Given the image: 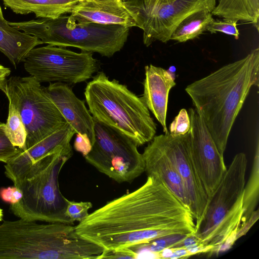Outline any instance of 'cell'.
Masks as SVG:
<instances>
[{
	"label": "cell",
	"mask_w": 259,
	"mask_h": 259,
	"mask_svg": "<svg viewBox=\"0 0 259 259\" xmlns=\"http://www.w3.org/2000/svg\"><path fill=\"white\" fill-rule=\"evenodd\" d=\"M75 228L81 237L111 249L192 235L195 223L189 209L161 182L147 176L140 187L107 202Z\"/></svg>",
	"instance_id": "6da1fadb"
},
{
	"label": "cell",
	"mask_w": 259,
	"mask_h": 259,
	"mask_svg": "<svg viewBox=\"0 0 259 259\" xmlns=\"http://www.w3.org/2000/svg\"><path fill=\"white\" fill-rule=\"evenodd\" d=\"M259 48L187 85L186 93L202 117L220 154L253 85L258 87Z\"/></svg>",
	"instance_id": "7a4b0ae2"
},
{
	"label": "cell",
	"mask_w": 259,
	"mask_h": 259,
	"mask_svg": "<svg viewBox=\"0 0 259 259\" xmlns=\"http://www.w3.org/2000/svg\"><path fill=\"white\" fill-rule=\"evenodd\" d=\"M20 219L0 224V258H97L104 248L63 223L38 224Z\"/></svg>",
	"instance_id": "3957f363"
},
{
	"label": "cell",
	"mask_w": 259,
	"mask_h": 259,
	"mask_svg": "<svg viewBox=\"0 0 259 259\" xmlns=\"http://www.w3.org/2000/svg\"><path fill=\"white\" fill-rule=\"evenodd\" d=\"M84 94L94 119L124 134L137 147L155 136L156 124L142 98L103 72L93 77Z\"/></svg>",
	"instance_id": "277c9868"
},
{
	"label": "cell",
	"mask_w": 259,
	"mask_h": 259,
	"mask_svg": "<svg viewBox=\"0 0 259 259\" xmlns=\"http://www.w3.org/2000/svg\"><path fill=\"white\" fill-rule=\"evenodd\" d=\"M72 155L70 143L60 145L32 164L18 187L22 198L11 204L14 215L30 221L73 225L65 215L68 199L59 184L60 172Z\"/></svg>",
	"instance_id": "5b68a950"
},
{
	"label": "cell",
	"mask_w": 259,
	"mask_h": 259,
	"mask_svg": "<svg viewBox=\"0 0 259 259\" xmlns=\"http://www.w3.org/2000/svg\"><path fill=\"white\" fill-rule=\"evenodd\" d=\"M247 159L235 155L219 185L209 198L204 215L193 234L204 252H219L227 239L235 236L242 217Z\"/></svg>",
	"instance_id": "8992f818"
},
{
	"label": "cell",
	"mask_w": 259,
	"mask_h": 259,
	"mask_svg": "<svg viewBox=\"0 0 259 259\" xmlns=\"http://www.w3.org/2000/svg\"><path fill=\"white\" fill-rule=\"evenodd\" d=\"M9 23L18 30L36 37L42 44L75 47L107 57L123 48L129 32V28L120 25L78 23L71 16Z\"/></svg>",
	"instance_id": "52a82bcc"
},
{
	"label": "cell",
	"mask_w": 259,
	"mask_h": 259,
	"mask_svg": "<svg viewBox=\"0 0 259 259\" xmlns=\"http://www.w3.org/2000/svg\"><path fill=\"white\" fill-rule=\"evenodd\" d=\"M9 103L18 110L24 124L29 148L67 123L45 87L32 76H13L7 80Z\"/></svg>",
	"instance_id": "ba28073f"
},
{
	"label": "cell",
	"mask_w": 259,
	"mask_h": 259,
	"mask_svg": "<svg viewBox=\"0 0 259 259\" xmlns=\"http://www.w3.org/2000/svg\"><path fill=\"white\" fill-rule=\"evenodd\" d=\"M94 120L95 140L85 160L118 183H131L145 171L142 154L127 136Z\"/></svg>",
	"instance_id": "9c48e42d"
},
{
	"label": "cell",
	"mask_w": 259,
	"mask_h": 259,
	"mask_svg": "<svg viewBox=\"0 0 259 259\" xmlns=\"http://www.w3.org/2000/svg\"><path fill=\"white\" fill-rule=\"evenodd\" d=\"M23 62L25 71L40 83H79L91 78L98 70L92 53H76L51 45L32 49Z\"/></svg>",
	"instance_id": "30bf717a"
},
{
	"label": "cell",
	"mask_w": 259,
	"mask_h": 259,
	"mask_svg": "<svg viewBox=\"0 0 259 259\" xmlns=\"http://www.w3.org/2000/svg\"><path fill=\"white\" fill-rule=\"evenodd\" d=\"M217 0H175L156 8L130 7L143 31V42L148 47L155 41L166 43L179 24L200 11L211 12Z\"/></svg>",
	"instance_id": "8fae6325"
},
{
	"label": "cell",
	"mask_w": 259,
	"mask_h": 259,
	"mask_svg": "<svg viewBox=\"0 0 259 259\" xmlns=\"http://www.w3.org/2000/svg\"><path fill=\"white\" fill-rule=\"evenodd\" d=\"M156 136L182 180L196 227L204 215L209 198L191 158L190 131L179 136L168 132Z\"/></svg>",
	"instance_id": "7c38bea8"
},
{
	"label": "cell",
	"mask_w": 259,
	"mask_h": 259,
	"mask_svg": "<svg viewBox=\"0 0 259 259\" xmlns=\"http://www.w3.org/2000/svg\"><path fill=\"white\" fill-rule=\"evenodd\" d=\"M190 153L192 161L208 198L219 185L227 167L200 113L189 110Z\"/></svg>",
	"instance_id": "4fadbf2b"
},
{
	"label": "cell",
	"mask_w": 259,
	"mask_h": 259,
	"mask_svg": "<svg viewBox=\"0 0 259 259\" xmlns=\"http://www.w3.org/2000/svg\"><path fill=\"white\" fill-rule=\"evenodd\" d=\"M46 92L75 134L95 140L94 120L83 101L78 99L66 83L56 82L45 87Z\"/></svg>",
	"instance_id": "5bb4252c"
},
{
	"label": "cell",
	"mask_w": 259,
	"mask_h": 259,
	"mask_svg": "<svg viewBox=\"0 0 259 259\" xmlns=\"http://www.w3.org/2000/svg\"><path fill=\"white\" fill-rule=\"evenodd\" d=\"M70 13L78 23L137 27L136 19L125 0H80Z\"/></svg>",
	"instance_id": "9a60e30c"
},
{
	"label": "cell",
	"mask_w": 259,
	"mask_h": 259,
	"mask_svg": "<svg viewBox=\"0 0 259 259\" xmlns=\"http://www.w3.org/2000/svg\"><path fill=\"white\" fill-rule=\"evenodd\" d=\"M75 134L66 123L61 127L29 148L18 149L17 153L5 165V174L18 188L25 174L37 159L58 146L70 143Z\"/></svg>",
	"instance_id": "2e32d148"
},
{
	"label": "cell",
	"mask_w": 259,
	"mask_h": 259,
	"mask_svg": "<svg viewBox=\"0 0 259 259\" xmlns=\"http://www.w3.org/2000/svg\"><path fill=\"white\" fill-rule=\"evenodd\" d=\"M142 155L145 163V171L147 176L158 179L189 208L185 191L178 171L157 136H155L145 148Z\"/></svg>",
	"instance_id": "e0dca14e"
},
{
	"label": "cell",
	"mask_w": 259,
	"mask_h": 259,
	"mask_svg": "<svg viewBox=\"0 0 259 259\" xmlns=\"http://www.w3.org/2000/svg\"><path fill=\"white\" fill-rule=\"evenodd\" d=\"M145 75L141 98L166 134L168 132L166 125L168 95L176 85L175 78L170 72L152 64L145 67Z\"/></svg>",
	"instance_id": "ac0fdd59"
},
{
	"label": "cell",
	"mask_w": 259,
	"mask_h": 259,
	"mask_svg": "<svg viewBox=\"0 0 259 259\" xmlns=\"http://www.w3.org/2000/svg\"><path fill=\"white\" fill-rule=\"evenodd\" d=\"M41 44L36 37L11 26L5 19L0 6V51L15 68L23 62L31 50Z\"/></svg>",
	"instance_id": "d6986e66"
},
{
	"label": "cell",
	"mask_w": 259,
	"mask_h": 259,
	"mask_svg": "<svg viewBox=\"0 0 259 259\" xmlns=\"http://www.w3.org/2000/svg\"><path fill=\"white\" fill-rule=\"evenodd\" d=\"M80 0H2L5 7L22 15L33 13L36 17L55 19L70 13Z\"/></svg>",
	"instance_id": "ffe728a7"
},
{
	"label": "cell",
	"mask_w": 259,
	"mask_h": 259,
	"mask_svg": "<svg viewBox=\"0 0 259 259\" xmlns=\"http://www.w3.org/2000/svg\"><path fill=\"white\" fill-rule=\"evenodd\" d=\"M211 14L251 23L258 30L259 0H219Z\"/></svg>",
	"instance_id": "44dd1931"
},
{
	"label": "cell",
	"mask_w": 259,
	"mask_h": 259,
	"mask_svg": "<svg viewBox=\"0 0 259 259\" xmlns=\"http://www.w3.org/2000/svg\"><path fill=\"white\" fill-rule=\"evenodd\" d=\"M213 19L211 12L200 11L194 13L183 20L173 31L170 40L184 42L194 39L206 30Z\"/></svg>",
	"instance_id": "7402d4cb"
},
{
	"label": "cell",
	"mask_w": 259,
	"mask_h": 259,
	"mask_svg": "<svg viewBox=\"0 0 259 259\" xmlns=\"http://www.w3.org/2000/svg\"><path fill=\"white\" fill-rule=\"evenodd\" d=\"M259 196V144L258 140L255 152L250 177L244 186L243 195V212L241 225L245 223L255 210Z\"/></svg>",
	"instance_id": "603a6c76"
},
{
	"label": "cell",
	"mask_w": 259,
	"mask_h": 259,
	"mask_svg": "<svg viewBox=\"0 0 259 259\" xmlns=\"http://www.w3.org/2000/svg\"><path fill=\"white\" fill-rule=\"evenodd\" d=\"M5 132L14 146L19 149L25 147L27 133L24 124L18 110L10 103Z\"/></svg>",
	"instance_id": "cb8c5ba5"
},
{
	"label": "cell",
	"mask_w": 259,
	"mask_h": 259,
	"mask_svg": "<svg viewBox=\"0 0 259 259\" xmlns=\"http://www.w3.org/2000/svg\"><path fill=\"white\" fill-rule=\"evenodd\" d=\"M92 206L89 201L76 202L68 199L65 214L72 224L76 221L79 223L88 216L89 210Z\"/></svg>",
	"instance_id": "d4e9b609"
},
{
	"label": "cell",
	"mask_w": 259,
	"mask_h": 259,
	"mask_svg": "<svg viewBox=\"0 0 259 259\" xmlns=\"http://www.w3.org/2000/svg\"><path fill=\"white\" fill-rule=\"evenodd\" d=\"M237 22L235 20L224 18L222 20L212 19L208 24L206 30L211 33H215L217 32H222L232 35L236 39H238L240 33L237 27Z\"/></svg>",
	"instance_id": "484cf974"
},
{
	"label": "cell",
	"mask_w": 259,
	"mask_h": 259,
	"mask_svg": "<svg viewBox=\"0 0 259 259\" xmlns=\"http://www.w3.org/2000/svg\"><path fill=\"white\" fill-rule=\"evenodd\" d=\"M18 152L5 132V123L0 122V162H8Z\"/></svg>",
	"instance_id": "4316f807"
},
{
	"label": "cell",
	"mask_w": 259,
	"mask_h": 259,
	"mask_svg": "<svg viewBox=\"0 0 259 259\" xmlns=\"http://www.w3.org/2000/svg\"><path fill=\"white\" fill-rule=\"evenodd\" d=\"M190 128V119L185 109H182L169 125V133L179 136L187 133Z\"/></svg>",
	"instance_id": "83f0119b"
},
{
	"label": "cell",
	"mask_w": 259,
	"mask_h": 259,
	"mask_svg": "<svg viewBox=\"0 0 259 259\" xmlns=\"http://www.w3.org/2000/svg\"><path fill=\"white\" fill-rule=\"evenodd\" d=\"M138 254L130 247L104 249L97 258H136Z\"/></svg>",
	"instance_id": "f1b7e54d"
},
{
	"label": "cell",
	"mask_w": 259,
	"mask_h": 259,
	"mask_svg": "<svg viewBox=\"0 0 259 259\" xmlns=\"http://www.w3.org/2000/svg\"><path fill=\"white\" fill-rule=\"evenodd\" d=\"M21 191L15 186L3 188L0 190V197L5 202L11 204L18 202L22 198Z\"/></svg>",
	"instance_id": "f546056e"
},
{
	"label": "cell",
	"mask_w": 259,
	"mask_h": 259,
	"mask_svg": "<svg viewBox=\"0 0 259 259\" xmlns=\"http://www.w3.org/2000/svg\"><path fill=\"white\" fill-rule=\"evenodd\" d=\"M130 7L156 8L168 4L175 0H125Z\"/></svg>",
	"instance_id": "4dcf8cb0"
},
{
	"label": "cell",
	"mask_w": 259,
	"mask_h": 259,
	"mask_svg": "<svg viewBox=\"0 0 259 259\" xmlns=\"http://www.w3.org/2000/svg\"><path fill=\"white\" fill-rule=\"evenodd\" d=\"M259 218V210H254L251 214L249 219L239 227L236 234V240H237L242 236L245 235L250 228L257 221Z\"/></svg>",
	"instance_id": "1f68e13d"
},
{
	"label": "cell",
	"mask_w": 259,
	"mask_h": 259,
	"mask_svg": "<svg viewBox=\"0 0 259 259\" xmlns=\"http://www.w3.org/2000/svg\"><path fill=\"white\" fill-rule=\"evenodd\" d=\"M92 145L90 140L77 134L74 143V148L85 156L91 150Z\"/></svg>",
	"instance_id": "d6a6232c"
},
{
	"label": "cell",
	"mask_w": 259,
	"mask_h": 259,
	"mask_svg": "<svg viewBox=\"0 0 259 259\" xmlns=\"http://www.w3.org/2000/svg\"><path fill=\"white\" fill-rule=\"evenodd\" d=\"M11 73V69L0 64V90L5 94L6 93L7 77Z\"/></svg>",
	"instance_id": "836d02e7"
},
{
	"label": "cell",
	"mask_w": 259,
	"mask_h": 259,
	"mask_svg": "<svg viewBox=\"0 0 259 259\" xmlns=\"http://www.w3.org/2000/svg\"><path fill=\"white\" fill-rule=\"evenodd\" d=\"M173 252L169 258H187L192 254L187 249L184 248H172Z\"/></svg>",
	"instance_id": "e575fe53"
},
{
	"label": "cell",
	"mask_w": 259,
	"mask_h": 259,
	"mask_svg": "<svg viewBox=\"0 0 259 259\" xmlns=\"http://www.w3.org/2000/svg\"><path fill=\"white\" fill-rule=\"evenodd\" d=\"M3 210L0 208V221H1L3 220Z\"/></svg>",
	"instance_id": "d590c367"
}]
</instances>
